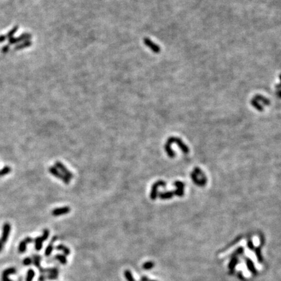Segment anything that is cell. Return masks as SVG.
Returning a JSON list of instances; mask_svg holds the SVG:
<instances>
[{
    "label": "cell",
    "instance_id": "obj_9",
    "mask_svg": "<svg viewBox=\"0 0 281 281\" xmlns=\"http://www.w3.org/2000/svg\"><path fill=\"white\" fill-rule=\"evenodd\" d=\"M10 230H11V227L9 224H5V226H4V228H3V232L2 238V243H5V242L7 241Z\"/></svg>",
    "mask_w": 281,
    "mask_h": 281
},
{
    "label": "cell",
    "instance_id": "obj_15",
    "mask_svg": "<svg viewBox=\"0 0 281 281\" xmlns=\"http://www.w3.org/2000/svg\"><path fill=\"white\" fill-rule=\"evenodd\" d=\"M34 275H35V273H34V270L32 269H29L27 273L25 281H32L34 277Z\"/></svg>",
    "mask_w": 281,
    "mask_h": 281
},
{
    "label": "cell",
    "instance_id": "obj_27",
    "mask_svg": "<svg viewBox=\"0 0 281 281\" xmlns=\"http://www.w3.org/2000/svg\"><path fill=\"white\" fill-rule=\"evenodd\" d=\"M149 281H156V280H149Z\"/></svg>",
    "mask_w": 281,
    "mask_h": 281
},
{
    "label": "cell",
    "instance_id": "obj_24",
    "mask_svg": "<svg viewBox=\"0 0 281 281\" xmlns=\"http://www.w3.org/2000/svg\"><path fill=\"white\" fill-rule=\"evenodd\" d=\"M247 246H248L249 249H250V250H253V249H254V245H253V241H252L251 240H249V241H248Z\"/></svg>",
    "mask_w": 281,
    "mask_h": 281
},
{
    "label": "cell",
    "instance_id": "obj_10",
    "mask_svg": "<svg viewBox=\"0 0 281 281\" xmlns=\"http://www.w3.org/2000/svg\"><path fill=\"white\" fill-rule=\"evenodd\" d=\"M245 260H246V264H247V267L248 268V270H249V271L251 272L253 274L256 275L257 273V271H256V267H254V263L252 262V260L248 258H245Z\"/></svg>",
    "mask_w": 281,
    "mask_h": 281
},
{
    "label": "cell",
    "instance_id": "obj_25",
    "mask_svg": "<svg viewBox=\"0 0 281 281\" xmlns=\"http://www.w3.org/2000/svg\"><path fill=\"white\" fill-rule=\"evenodd\" d=\"M45 279H46V276H44V275H41V276H40V277H39V279H38V281H44Z\"/></svg>",
    "mask_w": 281,
    "mask_h": 281
},
{
    "label": "cell",
    "instance_id": "obj_8",
    "mask_svg": "<svg viewBox=\"0 0 281 281\" xmlns=\"http://www.w3.org/2000/svg\"><path fill=\"white\" fill-rule=\"evenodd\" d=\"M57 237H56V236H54V237H53L52 240H51L50 243H49V245L47 246V247L46 248L45 252H44V254H45V256H49L51 254V253H52L53 249H54V243L56 241V240H57Z\"/></svg>",
    "mask_w": 281,
    "mask_h": 281
},
{
    "label": "cell",
    "instance_id": "obj_1",
    "mask_svg": "<svg viewBox=\"0 0 281 281\" xmlns=\"http://www.w3.org/2000/svg\"><path fill=\"white\" fill-rule=\"evenodd\" d=\"M50 236V231L47 230V229H44L43 230V234L42 236H39L36 237L35 239L34 240V247H35V249L38 251H39L42 248V244L43 242L46 241Z\"/></svg>",
    "mask_w": 281,
    "mask_h": 281
},
{
    "label": "cell",
    "instance_id": "obj_12",
    "mask_svg": "<svg viewBox=\"0 0 281 281\" xmlns=\"http://www.w3.org/2000/svg\"><path fill=\"white\" fill-rule=\"evenodd\" d=\"M237 262H238V258H237L236 256H233L231 259L230 263H228V269L232 271L235 268Z\"/></svg>",
    "mask_w": 281,
    "mask_h": 281
},
{
    "label": "cell",
    "instance_id": "obj_21",
    "mask_svg": "<svg viewBox=\"0 0 281 281\" xmlns=\"http://www.w3.org/2000/svg\"><path fill=\"white\" fill-rule=\"evenodd\" d=\"M32 263H33V260L31 258H29V257L24 258L23 260V263L24 266H29V265H31Z\"/></svg>",
    "mask_w": 281,
    "mask_h": 281
},
{
    "label": "cell",
    "instance_id": "obj_19",
    "mask_svg": "<svg viewBox=\"0 0 281 281\" xmlns=\"http://www.w3.org/2000/svg\"><path fill=\"white\" fill-rule=\"evenodd\" d=\"M41 260V258L39 256H37V255H34V256H33V263H34V266L38 268H40Z\"/></svg>",
    "mask_w": 281,
    "mask_h": 281
},
{
    "label": "cell",
    "instance_id": "obj_5",
    "mask_svg": "<svg viewBox=\"0 0 281 281\" xmlns=\"http://www.w3.org/2000/svg\"><path fill=\"white\" fill-rule=\"evenodd\" d=\"M143 41H144V44L146 46H147L150 50H152L154 53L158 54L159 51H160L161 49H160V47H159V46L158 44L154 43L152 41L149 39V38H145Z\"/></svg>",
    "mask_w": 281,
    "mask_h": 281
},
{
    "label": "cell",
    "instance_id": "obj_14",
    "mask_svg": "<svg viewBox=\"0 0 281 281\" xmlns=\"http://www.w3.org/2000/svg\"><path fill=\"white\" fill-rule=\"evenodd\" d=\"M254 99V100H256V101L262 102L263 103V104H264V105H269L270 103V100H268L267 98L261 96V95H256Z\"/></svg>",
    "mask_w": 281,
    "mask_h": 281
},
{
    "label": "cell",
    "instance_id": "obj_23",
    "mask_svg": "<svg viewBox=\"0 0 281 281\" xmlns=\"http://www.w3.org/2000/svg\"><path fill=\"white\" fill-rule=\"evenodd\" d=\"M58 276V273H51L49 274L48 276H46V278L49 279H57Z\"/></svg>",
    "mask_w": 281,
    "mask_h": 281
},
{
    "label": "cell",
    "instance_id": "obj_4",
    "mask_svg": "<svg viewBox=\"0 0 281 281\" xmlns=\"http://www.w3.org/2000/svg\"><path fill=\"white\" fill-rule=\"evenodd\" d=\"M71 211V208L69 206H64L55 208L51 211V214L54 216H60L68 214Z\"/></svg>",
    "mask_w": 281,
    "mask_h": 281
},
{
    "label": "cell",
    "instance_id": "obj_22",
    "mask_svg": "<svg viewBox=\"0 0 281 281\" xmlns=\"http://www.w3.org/2000/svg\"><path fill=\"white\" fill-rule=\"evenodd\" d=\"M243 250H243V248L242 247H239L238 249H237V250H236V251H235L234 253H233V254H232V257H233V256H236V255H239V254H241V253H243Z\"/></svg>",
    "mask_w": 281,
    "mask_h": 281
},
{
    "label": "cell",
    "instance_id": "obj_17",
    "mask_svg": "<svg viewBox=\"0 0 281 281\" xmlns=\"http://www.w3.org/2000/svg\"><path fill=\"white\" fill-rule=\"evenodd\" d=\"M254 251H255V253H256V257H257L258 262L259 263H262L263 262V257H262V254H261L260 248V247L255 248Z\"/></svg>",
    "mask_w": 281,
    "mask_h": 281
},
{
    "label": "cell",
    "instance_id": "obj_11",
    "mask_svg": "<svg viewBox=\"0 0 281 281\" xmlns=\"http://www.w3.org/2000/svg\"><path fill=\"white\" fill-rule=\"evenodd\" d=\"M55 249L57 250H58L63 251V253H64V255H65V256H68V255L70 254V249H69L68 247H67V246L64 245L63 244H60V245H59L57 246H56Z\"/></svg>",
    "mask_w": 281,
    "mask_h": 281
},
{
    "label": "cell",
    "instance_id": "obj_26",
    "mask_svg": "<svg viewBox=\"0 0 281 281\" xmlns=\"http://www.w3.org/2000/svg\"><path fill=\"white\" fill-rule=\"evenodd\" d=\"M2 247H3L2 242V241H0V251H1V250H2Z\"/></svg>",
    "mask_w": 281,
    "mask_h": 281
},
{
    "label": "cell",
    "instance_id": "obj_16",
    "mask_svg": "<svg viewBox=\"0 0 281 281\" xmlns=\"http://www.w3.org/2000/svg\"><path fill=\"white\" fill-rule=\"evenodd\" d=\"M124 275L125 276V278L126 279L127 281H136V280L134 279L132 273H131L130 271H129V270L124 271Z\"/></svg>",
    "mask_w": 281,
    "mask_h": 281
},
{
    "label": "cell",
    "instance_id": "obj_7",
    "mask_svg": "<svg viewBox=\"0 0 281 281\" xmlns=\"http://www.w3.org/2000/svg\"><path fill=\"white\" fill-rule=\"evenodd\" d=\"M16 272V271L14 267H10L4 270L2 273V281H12L11 279L8 278V275L15 273Z\"/></svg>",
    "mask_w": 281,
    "mask_h": 281
},
{
    "label": "cell",
    "instance_id": "obj_6",
    "mask_svg": "<svg viewBox=\"0 0 281 281\" xmlns=\"http://www.w3.org/2000/svg\"><path fill=\"white\" fill-rule=\"evenodd\" d=\"M33 241H34L33 239H32L31 237H26V238H25L23 241H21L20 243L19 247H18L19 253H24L25 250H26L27 245L28 243H32Z\"/></svg>",
    "mask_w": 281,
    "mask_h": 281
},
{
    "label": "cell",
    "instance_id": "obj_3",
    "mask_svg": "<svg viewBox=\"0 0 281 281\" xmlns=\"http://www.w3.org/2000/svg\"><path fill=\"white\" fill-rule=\"evenodd\" d=\"M55 167L57 168L59 171L61 172L64 176H66L67 178H68L70 180L71 178H74V175H73L70 172V171L68 170L67 167L60 162H59V161L56 162L55 163Z\"/></svg>",
    "mask_w": 281,
    "mask_h": 281
},
{
    "label": "cell",
    "instance_id": "obj_13",
    "mask_svg": "<svg viewBox=\"0 0 281 281\" xmlns=\"http://www.w3.org/2000/svg\"><path fill=\"white\" fill-rule=\"evenodd\" d=\"M55 258L57 260H58L60 263H62V264H66V263H67V257L65 255H64V254H56L55 256Z\"/></svg>",
    "mask_w": 281,
    "mask_h": 281
},
{
    "label": "cell",
    "instance_id": "obj_20",
    "mask_svg": "<svg viewBox=\"0 0 281 281\" xmlns=\"http://www.w3.org/2000/svg\"><path fill=\"white\" fill-rule=\"evenodd\" d=\"M251 103H252L253 106H254L258 111H263V107L260 106V104H259V103L256 100L253 99V100H251Z\"/></svg>",
    "mask_w": 281,
    "mask_h": 281
},
{
    "label": "cell",
    "instance_id": "obj_2",
    "mask_svg": "<svg viewBox=\"0 0 281 281\" xmlns=\"http://www.w3.org/2000/svg\"><path fill=\"white\" fill-rule=\"evenodd\" d=\"M48 170H49V172H50L51 175H54V176H55L56 178H57L60 179V180H62L65 184H69V183H70V180L68 178H67L66 176H64L62 173V172H60V171H59L55 166L50 167L49 168Z\"/></svg>",
    "mask_w": 281,
    "mask_h": 281
},
{
    "label": "cell",
    "instance_id": "obj_18",
    "mask_svg": "<svg viewBox=\"0 0 281 281\" xmlns=\"http://www.w3.org/2000/svg\"><path fill=\"white\" fill-rule=\"evenodd\" d=\"M154 267V263L152 262H146L142 265V268L146 270H151Z\"/></svg>",
    "mask_w": 281,
    "mask_h": 281
}]
</instances>
